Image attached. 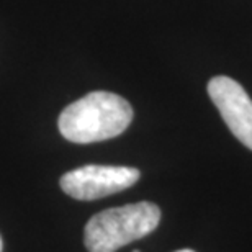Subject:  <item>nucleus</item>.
Wrapping results in <instances>:
<instances>
[{
    "mask_svg": "<svg viewBox=\"0 0 252 252\" xmlns=\"http://www.w3.org/2000/svg\"><path fill=\"white\" fill-rule=\"evenodd\" d=\"M159 221L160 208L151 201L100 211L85 224L84 244L89 252H117L123 246L151 234Z\"/></svg>",
    "mask_w": 252,
    "mask_h": 252,
    "instance_id": "obj_2",
    "label": "nucleus"
},
{
    "mask_svg": "<svg viewBox=\"0 0 252 252\" xmlns=\"http://www.w3.org/2000/svg\"><path fill=\"white\" fill-rule=\"evenodd\" d=\"M133 252H139V251H133Z\"/></svg>",
    "mask_w": 252,
    "mask_h": 252,
    "instance_id": "obj_7",
    "label": "nucleus"
},
{
    "mask_svg": "<svg viewBox=\"0 0 252 252\" xmlns=\"http://www.w3.org/2000/svg\"><path fill=\"white\" fill-rule=\"evenodd\" d=\"M133 122V108L117 94L90 92L59 115L58 126L70 143L90 144L117 138Z\"/></svg>",
    "mask_w": 252,
    "mask_h": 252,
    "instance_id": "obj_1",
    "label": "nucleus"
},
{
    "mask_svg": "<svg viewBox=\"0 0 252 252\" xmlns=\"http://www.w3.org/2000/svg\"><path fill=\"white\" fill-rule=\"evenodd\" d=\"M175 252H195V251H191V249H180V251H175Z\"/></svg>",
    "mask_w": 252,
    "mask_h": 252,
    "instance_id": "obj_5",
    "label": "nucleus"
},
{
    "mask_svg": "<svg viewBox=\"0 0 252 252\" xmlns=\"http://www.w3.org/2000/svg\"><path fill=\"white\" fill-rule=\"evenodd\" d=\"M3 249V243H2V236H0V252H2Z\"/></svg>",
    "mask_w": 252,
    "mask_h": 252,
    "instance_id": "obj_6",
    "label": "nucleus"
},
{
    "mask_svg": "<svg viewBox=\"0 0 252 252\" xmlns=\"http://www.w3.org/2000/svg\"><path fill=\"white\" fill-rule=\"evenodd\" d=\"M141 177L139 170L123 165H82L61 177V189L75 200H98L133 187Z\"/></svg>",
    "mask_w": 252,
    "mask_h": 252,
    "instance_id": "obj_3",
    "label": "nucleus"
},
{
    "mask_svg": "<svg viewBox=\"0 0 252 252\" xmlns=\"http://www.w3.org/2000/svg\"><path fill=\"white\" fill-rule=\"evenodd\" d=\"M208 95L236 138L252 151V100L244 87L228 75L208 82Z\"/></svg>",
    "mask_w": 252,
    "mask_h": 252,
    "instance_id": "obj_4",
    "label": "nucleus"
}]
</instances>
